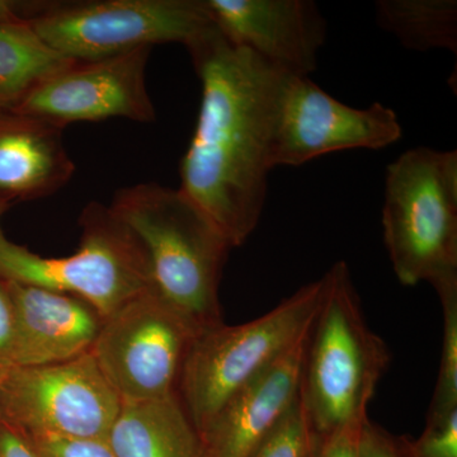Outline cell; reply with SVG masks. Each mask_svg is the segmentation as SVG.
Masks as SVG:
<instances>
[{
	"instance_id": "obj_1",
	"label": "cell",
	"mask_w": 457,
	"mask_h": 457,
	"mask_svg": "<svg viewBox=\"0 0 457 457\" xmlns=\"http://www.w3.org/2000/svg\"><path fill=\"white\" fill-rule=\"evenodd\" d=\"M187 51L203 93L179 189L236 248L261 220L290 75L230 44L216 26Z\"/></svg>"
},
{
	"instance_id": "obj_2",
	"label": "cell",
	"mask_w": 457,
	"mask_h": 457,
	"mask_svg": "<svg viewBox=\"0 0 457 457\" xmlns=\"http://www.w3.org/2000/svg\"><path fill=\"white\" fill-rule=\"evenodd\" d=\"M108 207L139 245L150 287L197 333L224 323L219 287L233 248L196 204L150 182L120 188Z\"/></svg>"
},
{
	"instance_id": "obj_3",
	"label": "cell",
	"mask_w": 457,
	"mask_h": 457,
	"mask_svg": "<svg viewBox=\"0 0 457 457\" xmlns=\"http://www.w3.org/2000/svg\"><path fill=\"white\" fill-rule=\"evenodd\" d=\"M324 279L302 376L303 404L318 438L360 428L369 420L370 403L390 363L389 348L366 321L347 263L337 262Z\"/></svg>"
},
{
	"instance_id": "obj_4",
	"label": "cell",
	"mask_w": 457,
	"mask_h": 457,
	"mask_svg": "<svg viewBox=\"0 0 457 457\" xmlns=\"http://www.w3.org/2000/svg\"><path fill=\"white\" fill-rule=\"evenodd\" d=\"M324 293L323 276L254 320L221 323L195 337L177 393L201 437L240 390L311 333Z\"/></svg>"
},
{
	"instance_id": "obj_5",
	"label": "cell",
	"mask_w": 457,
	"mask_h": 457,
	"mask_svg": "<svg viewBox=\"0 0 457 457\" xmlns=\"http://www.w3.org/2000/svg\"><path fill=\"white\" fill-rule=\"evenodd\" d=\"M384 243L400 284L457 278V152L418 146L387 167Z\"/></svg>"
},
{
	"instance_id": "obj_6",
	"label": "cell",
	"mask_w": 457,
	"mask_h": 457,
	"mask_svg": "<svg viewBox=\"0 0 457 457\" xmlns=\"http://www.w3.org/2000/svg\"><path fill=\"white\" fill-rule=\"evenodd\" d=\"M0 209V279L73 295L102 318L150 287L145 258L137 240L110 207L90 203L79 218L82 242L74 254L42 257L9 240Z\"/></svg>"
},
{
	"instance_id": "obj_7",
	"label": "cell",
	"mask_w": 457,
	"mask_h": 457,
	"mask_svg": "<svg viewBox=\"0 0 457 457\" xmlns=\"http://www.w3.org/2000/svg\"><path fill=\"white\" fill-rule=\"evenodd\" d=\"M27 23L47 46L75 62L170 42L187 49L215 27L204 0L36 3Z\"/></svg>"
},
{
	"instance_id": "obj_8",
	"label": "cell",
	"mask_w": 457,
	"mask_h": 457,
	"mask_svg": "<svg viewBox=\"0 0 457 457\" xmlns=\"http://www.w3.org/2000/svg\"><path fill=\"white\" fill-rule=\"evenodd\" d=\"M197 335L149 287L104 318L92 354L122 403L164 398L177 393Z\"/></svg>"
},
{
	"instance_id": "obj_9",
	"label": "cell",
	"mask_w": 457,
	"mask_h": 457,
	"mask_svg": "<svg viewBox=\"0 0 457 457\" xmlns=\"http://www.w3.org/2000/svg\"><path fill=\"white\" fill-rule=\"evenodd\" d=\"M121 399L92 352L53 365L8 368L0 420L25 436L106 440Z\"/></svg>"
},
{
	"instance_id": "obj_10",
	"label": "cell",
	"mask_w": 457,
	"mask_h": 457,
	"mask_svg": "<svg viewBox=\"0 0 457 457\" xmlns=\"http://www.w3.org/2000/svg\"><path fill=\"white\" fill-rule=\"evenodd\" d=\"M402 135L392 108L378 102L351 107L328 95L311 77L290 75L279 108L273 167H299L343 150L385 149Z\"/></svg>"
},
{
	"instance_id": "obj_11",
	"label": "cell",
	"mask_w": 457,
	"mask_h": 457,
	"mask_svg": "<svg viewBox=\"0 0 457 457\" xmlns=\"http://www.w3.org/2000/svg\"><path fill=\"white\" fill-rule=\"evenodd\" d=\"M150 47L121 55L74 62L54 74L16 108L65 130L73 122L126 119L155 121L146 86Z\"/></svg>"
},
{
	"instance_id": "obj_12",
	"label": "cell",
	"mask_w": 457,
	"mask_h": 457,
	"mask_svg": "<svg viewBox=\"0 0 457 457\" xmlns=\"http://www.w3.org/2000/svg\"><path fill=\"white\" fill-rule=\"evenodd\" d=\"M213 25L230 44L278 71L311 77L327 22L311 0H204Z\"/></svg>"
},
{
	"instance_id": "obj_13",
	"label": "cell",
	"mask_w": 457,
	"mask_h": 457,
	"mask_svg": "<svg viewBox=\"0 0 457 457\" xmlns=\"http://www.w3.org/2000/svg\"><path fill=\"white\" fill-rule=\"evenodd\" d=\"M3 282L14 312L9 368L53 365L92 352L104 318L90 303L73 295Z\"/></svg>"
},
{
	"instance_id": "obj_14",
	"label": "cell",
	"mask_w": 457,
	"mask_h": 457,
	"mask_svg": "<svg viewBox=\"0 0 457 457\" xmlns=\"http://www.w3.org/2000/svg\"><path fill=\"white\" fill-rule=\"evenodd\" d=\"M74 173L64 130L0 104V209L49 197Z\"/></svg>"
},
{
	"instance_id": "obj_15",
	"label": "cell",
	"mask_w": 457,
	"mask_h": 457,
	"mask_svg": "<svg viewBox=\"0 0 457 457\" xmlns=\"http://www.w3.org/2000/svg\"><path fill=\"white\" fill-rule=\"evenodd\" d=\"M309 333L221 409L203 435L204 457H251L302 387Z\"/></svg>"
},
{
	"instance_id": "obj_16",
	"label": "cell",
	"mask_w": 457,
	"mask_h": 457,
	"mask_svg": "<svg viewBox=\"0 0 457 457\" xmlns=\"http://www.w3.org/2000/svg\"><path fill=\"white\" fill-rule=\"evenodd\" d=\"M106 441L116 457H204L203 437L179 393L121 403Z\"/></svg>"
},
{
	"instance_id": "obj_17",
	"label": "cell",
	"mask_w": 457,
	"mask_h": 457,
	"mask_svg": "<svg viewBox=\"0 0 457 457\" xmlns=\"http://www.w3.org/2000/svg\"><path fill=\"white\" fill-rule=\"evenodd\" d=\"M75 60L47 46L26 22L0 23V104L17 107Z\"/></svg>"
},
{
	"instance_id": "obj_18",
	"label": "cell",
	"mask_w": 457,
	"mask_h": 457,
	"mask_svg": "<svg viewBox=\"0 0 457 457\" xmlns=\"http://www.w3.org/2000/svg\"><path fill=\"white\" fill-rule=\"evenodd\" d=\"M376 20L405 49L457 54L456 0H380Z\"/></svg>"
},
{
	"instance_id": "obj_19",
	"label": "cell",
	"mask_w": 457,
	"mask_h": 457,
	"mask_svg": "<svg viewBox=\"0 0 457 457\" xmlns=\"http://www.w3.org/2000/svg\"><path fill=\"white\" fill-rule=\"evenodd\" d=\"M444 314V338L437 385L427 418L449 416L457 411V278L435 287Z\"/></svg>"
},
{
	"instance_id": "obj_20",
	"label": "cell",
	"mask_w": 457,
	"mask_h": 457,
	"mask_svg": "<svg viewBox=\"0 0 457 457\" xmlns=\"http://www.w3.org/2000/svg\"><path fill=\"white\" fill-rule=\"evenodd\" d=\"M314 438L300 387L293 404L251 457H311Z\"/></svg>"
},
{
	"instance_id": "obj_21",
	"label": "cell",
	"mask_w": 457,
	"mask_h": 457,
	"mask_svg": "<svg viewBox=\"0 0 457 457\" xmlns=\"http://www.w3.org/2000/svg\"><path fill=\"white\" fill-rule=\"evenodd\" d=\"M403 441L409 457H457V411L449 416L427 418L420 438Z\"/></svg>"
},
{
	"instance_id": "obj_22",
	"label": "cell",
	"mask_w": 457,
	"mask_h": 457,
	"mask_svg": "<svg viewBox=\"0 0 457 457\" xmlns=\"http://www.w3.org/2000/svg\"><path fill=\"white\" fill-rule=\"evenodd\" d=\"M25 436V435H23ZM37 457H116L106 440L25 436Z\"/></svg>"
},
{
	"instance_id": "obj_23",
	"label": "cell",
	"mask_w": 457,
	"mask_h": 457,
	"mask_svg": "<svg viewBox=\"0 0 457 457\" xmlns=\"http://www.w3.org/2000/svg\"><path fill=\"white\" fill-rule=\"evenodd\" d=\"M360 457H409L403 438L394 437L374 422L365 420L359 436Z\"/></svg>"
},
{
	"instance_id": "obj_24",
	"label": "cell",
	"mask_w": 457,
	"mask_h": 457,
	"mask_svg": "<svg viewBox=\"0 0 457 457\" xmlns=\"http://www.w3.org/2000/svg\"><path fill=\"white\" fill-rule=\"evenodd\" d=\"M362 427V426H361ZM360 428H345L324 438H318L315 444L317 457H360Z\"/></svg>"
},
{
	"instance_id": "obj_25",
	"label": "cell",
	"mask_w": 457,
	"mask_h": 457,
	"mask_svg": "<svg viewBox=\"0 0 457 457\" xmlns=\"http://www.w3.org/2000/svg\"><path fill=\"white\" fill-rule=\"evenodd\" d=\"M14 336L13 303L4 282L0 279V368L11 365Z\"/></svg>"
},
{
	"instance_id": "obj_26",
	"label": "cell",
	"mask_w": 457,
	"mask_h": 457,
	"mask_svg": "<svg viewBox=\"0 0 457 457\" xmlns=\"http://www.w3.org/2000/svg\"><path fill=\"white\" fill-rule=\"evenodd\" d=\"M0 457H37L29 440L0 420Z\"/></svg>"
},
{
	"instance_id": "obj_27",
	"label": "cell",
	"mask_w": 457,
	"mask_h": 457,
	"mask_svg": "<svg viewBox=\"0 0 457 457\" xmlns=\"http://www.w3.org/2000/svg\"><path fill=\"white\" fill-rule=\"evenodd\" d=\"M29 4L27 3L0 0V23L26 22Z\"/></svg>"
},
{
	"instance_id": "obj_28",
	"label": "cell",
	"mask_w": 457,
	"mask_h": 457,
	"mask_svg": "<svg viewBox=\"0 0 457 457\" xmlns=\"http://www.w3.org/2000/svg\"><path fill=\"white\" fill-rule=\"evenodd\" d=\"M8 368H0V381H2L3 376H4L5 371H7Z\"/></svg>"
},
{
	"instance_id": "obj_29",
	"label": "cell",
	"mask_w": 457,
	"mask_h": 457,
	"mask_svg": "<svg viewBox=\"0 0 457 457\" xmlns=\"http://www.w3.org/2000/svg\"><path fill=\"white\" fill-rule=\"evenodd\" d=\"M315 444H317V437L314 438V445H312V450L311 457H317V456H315Z\"/></svg>"
}]
</instances>
